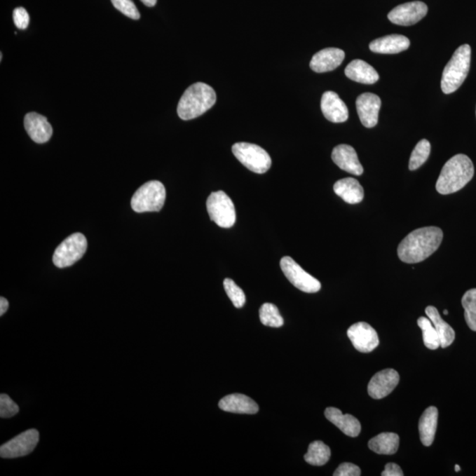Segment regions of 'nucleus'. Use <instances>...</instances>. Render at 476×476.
Masks as SVG:
<instances>
[{
	"label": "nucleus",
	"mask_w": 476,
	"mask_h": 476,
	"mask_svg": "<svg viewBox=\"0 0 476 476\" xmlns=\"http://www.w3.org/2000/svg\"><path fill=\"white\" fill-rule=\"evenodd\" d=\"M207 210L211 221L219 227L229 229L234 226L236 219L235 205L224 191H214L210 195Z\"/></svg>",
	"instance_id": "0eeeda50"
},
{
	"label": "nucleus",
	"mask_w": 476,
	"mask_h": 476,
	"mask_svg": "<svg viewBox=\"0 0 476 476\" xmlns=\"http://www.w3.org/2000/svg\"><path fill=\"white\" fill-rule=\"evenodd\" d=\"M217 102L214 88L203 82H197L184 91L177 105V114L183 121H191L204 114Z\"/></svg>",
	"instance_id": "7ed1b4c3"
},
{
	"label": "nucleus",
	"mask_w": 476,
	"mask_h": 476,
	"mask_svg": "<svg viewBox=\"0 0 476 476\" xmlns=\"http://www.w3.org/2000/svg\"><path fill=\"white\" fill-rule=\"evenodd\" d=\"M332 159L340 169L347 171L348 173L355 176H361L364 173V168L359 162L358 154L351 146L341 144L335 147L332 153Z\"/></svg>",
	"instance_id": "f3484780"
},
{
	"label": "nucleus",
	"mask_w": 476,
	"mask_h": 476,
	"mask_svg": "<svg viewBox=\"0 0 476 476\" xmlns=\"http://www.w3.org/2000/svg\"><path fill=\"white\" fill-rule=\"evenodd\" d=\"M475 174L474 164L468 156L458 154L444 164L436 184L440 194L456 193L470 182Z\"/></svg>",
	"instance_id": "f03ea898"
},
{
	"label": "nucleus",
	"mask_w": 476,
	"mask_h": 476,
	"mask_svg": "<svg viewBox=\"0 0 476 476\" xmlns=\"http://www.w3.org/2000/svg\"><path fill=\"white\" fill-rule=\"evenodd\" d=\"M19 407L8 395L2 393L0 396V416L1 419H11L19 413Z\"/></svg>",
	"instance_id": "72a5a7b5"
},
{
	"label": "nucleus",
	"mask_w": 476,
	"mask_h": 476,
	"mask_svg": "<svg viewBox=\"0 0 476 476\" xmlns=\"http://www.w3.org/2000/svg\"><path fill=\"white\" fill-rule=\"evenodd\" d=\"M345 53L338 48H327L318 51L311 58L310 67L318 74L336 69L344 62Z\"/></svg>",
	"instance_id": "dca6fc26"
},
{
	"label": "nucleus",
	"mask_w": 476,
	"mask_h": 476,
	"mask_svg": "<svg viewBox=\"0 0 476 476\" xmlns=\"http://www.w3.org/2000/svg\"><path fill=\"white\" fill-rule=\"evenodd\" d=\"M399 373L393 369H386L372 376L368 385V393L372 398L380 400L385 398L398 386Z\"/></svg>",
	"instance_id": "ddd939ff"
},
{
	"label": "nucleus",
	"mask_w": 476,
	"mask_h": 476,
	"mask_svg": "<svg viewBox=\"0 0 476 476\" xmlns=\"http://www.w3.org/2000/svg\"><path fill=\"white\" fill-rule=\"evenodd\" d=\"M381 100L375 94H362L356 99L359 118L365 128H372L378 124Z\"/></svg>",
	"instance_id": "4468645a"
},
{
	"label": "nucleus",
	"mask_w": 476,
	"mask_h": 476,
	"mask_svg": "<svg viewBox=\"0 0 476 476\" xmlns=\"http://www.w3.org/2000/svg\"><path fill=\"white\" fill-rule=\"evenodd\" d=\"M428 6L421 1L405 3L388 13L390 22L400 26H412L426 16Z\"/></svg>",
	"instance_id": "f8f14e48"
},
{
	"label": "nucleus",
	"mask_w": 476,
	"mask_h": 476,
	"mask_svg": "<svg viewBox=\"0 0 476 476\" xmlns=\"http://www.w3.org/2000/svg\"><path fill=\"white\" fill-rule=\"evenodd\" d=\"M430 143L426 139L420 140V142L417 143L412 154H411L409 160L410 170L419 169V168L426 162L430 156Z\"/></svg>",
	"instance_id": "7c9ffc66"
},
{
	"label": "nucleus",
	"mask_w": 476,
	"mask_h": 476,
	"mask_svg": "<svg viewBox=\"0 0 476 476\" xmlns=\"http://www.w3.org/2000/svg\"><path fill=\"white\" fill-rule=\"evenodd\" d=\"M417 325L422 329L423 344L426 347L431 349V351H436L440 347V337L435 329L433 322L429 318L421 317L417 320Z\"/></svg>",
	"instance_id": "cd10ccee"
},
{
	"label": "nucleus",
	"mask_w": 476,
	"mask_h": 476,
	"mask_svg": "<svg viewBox=\"0 0 476 476\" xmlns=\"http://www.w3.org/2000/svg\"><path fill=\"white\" fill-rule=\"evenodd\" d=\"M347 334L353 346L359 352H372L379 344V338L376 330L365 322H358L352 325L348 328Z\"/></svg>",
	"instance_id": "9b49d317"
},
{
	"label": "nucleus",
	"mask_w": 476,
	"mask_h": 476,
	"mask_svg": "<svg viewBox=\"0 0 476 476\" xmlns=\"http://www.w3.org/2000/svg\"><path fill=\"white\" fill-rule=\"evenodd\" d=\"M345 75L351 80L362 84H374L379 75L371 64L361 60H355L346 67Z\"/></svg>",
	"instance_id": "4be33fe9"
},
{
	"label": "nucleus",
	"mask_w": 476,
	"mask_h": 476,
	"mask_svg": "<svg viewBox=\"0 0 476 476\" xmlns=\"http://www.w3.org/2000/svg\"><path fill=\"white\" fill-rule=\"evenodd\" d=\"M280 268L287 279L297 289L306 293H317L321 289V283L304 270L290 257H283L280 260Z\"/></svg>",
	"instance_id": "1a4fd4ad"
},
{
	"label": "nucleus",
	"mask_w": 476,
	"mask_h": 476,
	"mask_svg": "<svg viewBox=\"0 0 476 476\" xmlns=\"http://www.w3.org/2000/svg\"><path fill=\"white\" fill-rule=\"evenodd\" d=\"M400 437L393 433H380L369 441V448L378 454L392 455L399 449Z\"/></svg>",
	"instance_id": "a878e982"
},
{
	"label": "nucleus",
	"mask_w": 476,
	"mask_h": 476,
	"mask_svg": "<svg viewBox=\"0 0 476 476\" xmlns=\"http://www.w3.org/2000/svg\"><path fill=\"white\" fill-rule=\"evenodd\" d=\"M260 321L264 325L271 327H280L284 320L279 313L278 308L273 304H264L259 310Z\"/></svg>",
	"instance_id": "c756f323"
},
{
	"label": "nucleus",
	"mask_w": 476,
	"mask_h": 476,
	"mask_svg": "<svg viewBox=\"0 0 476 476\" xmlns=\"http://www.w3.org/2000/svg\"><path fill=\"white\" fill-rule=\"evenodd\" d=\"M166 200V189L159 181H149L133 194L131 205L137 213L159 212Z\"/></svg>",
	"instance_id": "39448f33"
},
{
	"label": "nucleus",
	"mask_w": 476,
	"mask_h": 476,
	"mask_svg": "<svg viewBox=\"0 0 476 476\" xmlns=\"http://www.w3.org/2000/svg\"><path fill=\"white\" fill-rule=\"evenodd\" d=\"M321 111L325 118L332 123H344L348 118L347 105L333 91L325 92L322 95Z\"/></svg>",
	"instance_id": "2eb2a0df"
},
{
	"label": "nucleus",
	"mask_w": 476,
	"mask_h": 476,
	"mask_svg": "<svg viewBox=\"0 0 476 476\" xmlns=\"http://www.w3.org/2000/svg\"><path fill=\"white\" fill-rule=\"evenodd\" d=\"M88 248V242L81 233H74L68 236L55 250L53 255L54 265L60 268L73 266L85 254Z\"/></svg>",
	"instance_id": "6e6552de"
},
{
	"label": "nucleus",
	"mask_w": 476,
	"mask_h": 476,
	"mask_svg": "<svg viewBox=\"0 0 476 476\" xmlns=\"http://www.w3.org/2000/svg\"><path fill=\"white\" fill-rule=\"evenodd\" d=\"M471 48L463 44L455 50L442 75L441 88L444 94H451L463 84L470 69Z\"/></svg>",
	"instance_id": "20e7f679"
},
{
	"label": "nucleus",
	"mask_w": 476,
	"mask_h": 476,
	"mask_svg": "<svg viewBox=\"0 0 476 476\" xmlns=\"http://www.w3.org/2000/svg\"><path fill=\"white\" fill-rule=\"evenodd\" d=\"M219 407L226 412L254 414L259 412V405L254 400L241 393L225 396L219 402Z\"/></svg>",
	"instance_id": "aec40b11"
},
{
	"label": "nucleus",
	"mask_w": 476,
	"mask_h": 476,
	"mask_svg": "<svg viewBox=\"0 0 476 476\" xmlns=\"http://www.w3.org/2000/svg\"><path fill=\"white\" fill-rule=\"evenodd\" d=\"M13 22L19 29H26L29 23V15L23 8H18L13 11Z\"/></svg>",
	"instance_id": "c9c22d12"
},
{
	"label": "nucleus",
	"mask_w": 476,
	"mask_h": 476,
	"mask_svg": "<svg viewBox=\"0 0 476 476\" xmlns=\"http://www.w3.org/2000/svg\"><path fill=\"white\" fill-rule=\"evenodd\" d=\"M455 471H456V472L461 471L460 465H455Z\"/></svg>",
	"instance_id": "ea45409f"
},
{
	"label": "nucleus",
	"mask_w": 476,
	"mask_h": 476,
	"mask_svg": "<svg viewBox=\"0 0 476 476\" xmlns=\"http://www.w3.org/2000/svg\"><path fill=\"white\" fill-rule=\"evenodd\" d=\"M331 450L329 447L322 441H314L310 444L304 460L308 464L313 465H324L330 460Z\"/></svg>",
	"instance_id": "bb28decb"
},
{
	"label": "nucleus",
	"mask_w": 476,
	"mask_h": 476,
	"mask_svg": "<svg viewBox=\"0 0 476 476\" xmlns=\"http://www.w3.org/2000/svg\"><path fill=\"white\" fill-rule=\"evenodd\" d=\"M140 1H142L144 5L152 8V6H156L157 0H140Z\"/></svg>",
	"instance_id": "58836bf2"
},
{
	"label": "nucleus",
	"mask_w": 476,
	"mask_h": 476,
	"mask_svg": "<svg viewBox=\"0 0 476 476\" xmlns=\"http://www.w3.org/2000/svg\"><path fill=\"white\" fill-rule=\"evenodd\" d=\"M382 476H403V472L399 465L395 463H388L386 465L385 470L382 472Z\"/></svg>",
	"instance_id": "e433bc0d"
},
{
	"label": "nucleus",
	"mask_w": 476,
	"mask_h": 476,
	"mask_svg": "<svg viewBox=\"0 0 476 476\" xmlns=\"http://www.w3.org/2000/svg\"><path fill=\"white\" fill-rule=\"evenodd\" d=\"M232 152L236 158L252 172L264 174L271 168L272 159L268 153L255 144L236 143L232 147Z\"/></svg>",
	"instance_id": "423d86ee"
},
{
	"label": "nucleus",
	"mask_w": 476,
	"mask_h": 476,
	"mask_svg": "<svg viewBox=\"0 0 476 476\" xmlns=\"http://www.w3.org/2000/svg\"><path fill=\"white\" fill-rule=\"evenodd\" d=\"M410 41L402 35H389L372 41L369 50L375 53L397 54L409 49Z\"/></svg>",
	"instance_id": "412c9836"
},
{
	"label": "nucleus",
	"mask_w": 476,
	"mask_h": 476,
	"mask_svg": "<svg viewBox=\"0 0 476 476\" xmlns=\"http://www.w3.org/2000/svg\"><path fill=\"white\" fill-rule=\"evenodd\" d=\"M224 285L226 293H227L229 299L231 300L234 306L238 309L244 306L246 299L245 292L241 287L236 285L234 280L229 278L224 280Z\"/></svg>",
	"instance_id": "2f4dec72"
},
{
	"label": "nucleus",
	"mask_w": 476,
	"mask_h": 476,
	"mask_svg": "<svg viewBox=\"0 0 476 476\" xmlns=\"http://www.w3.org/2000/svg\"><path fill=\"white\" fill-rule=\"evenodd\" d=\"M9 306L8 301L5 299V297H1L0 299V315L3 316L8 311Z\"/></svg>",
	"instance_id": "4c0bfd02"
},
{
	"label": "nucleus",
	"mask_w": 476,
	"mask_h": 476,
	"mask_svg": "<svg viewBox=\"0 0 476 476\" xmlns=\"http://www.w3.org/2000/svg\"><path fill=\"white\" fill-rule=\"evenodd\" d=\"M113 6L123 15L129 17L132 20H139L140 15L138 8H136L135 3L132 0H111Z\"/></svg>",
	"instance_id": "473e14b6"
},
{
	"label": "nucleus",
	"mask_w": 476,
	"mask_h": 476,
	"mask_svg": "<svg viewBox=\"0 0 476 476\" xmlns=\"http://www.w3.org/2000/svg\"><path fill=\"white\" fill-rule=\"evenodd\" d=\"M428 318H430L440 337V347H449L455 340V332L449 324L441 318L436 307L428 306L426 310Z\"/></svg>",
	"instance_id": "393cba45"
},
{
	"label": "nucleus",
	"mask_w": 476,
	"mask_h": 476,
	"mask_svg": "<svg viewBox=\"0 0 476 476\" xmlns=\"http://www.w3.org/2000/svg\"><path fill=\"white\" fill-rule=\"evenodd\" d=\"M335 194L348 204H358L364 200L365 191L355 178L347 177L334 184Z\"/></svg>",
	"instance_id": "5701e85b"
},
{
	"label": "nucleus",
	"mask_w": 476,
	"mask_h": 476,
	"mask_svg": "<svg viewBox=\"0 0 476 476\" xmlns=\"http://www.w3.org/2000/svg\"><path fill=\"white\" fill-rule=\"evenodd\" d=\"M24 128L27 135L36 143L43 144L49 142L53 136V130L46 116L36 112H30L24 118Z\"/></svg>",
	"instance_id": "a211bd4d"
},
{
	"label": "nucleus",
	"mask_w": 476,
	"mask_h": 476,
	"mask_svg": "<svg viewBox=\"0 0 476 476\" xmlns=\"http://www.w3.org/2000/svg\"><path fill=\"white\" fill-rule=\"evenodd\" d=\"M438 410L436 407H430L424 411L419 421L421 442L426 447L433 444L437 428Z\"/></svg>",
	"instance_id": "b1692460"
},
{
	"label": "nucleus",
	"mask_w": 476,
	"mask_h": 476,
	"mask_svg": "<svg viewBox=\"0 0 476 476\" xmlns=\"http://www.w3.org/2000/svg\"><path fill=\"white\" fill-rule=\"evenodd\" d=\"M325 416L348 437H356L361 433V423L351 414H344L336 407H327Z\"/></svg>",
	"instance_id": "6ab92c4d"
},
{
	"label": "nucleus",
	"mask_w": 476,
	"mask_h": 476,
	"mask_svg": "<svg viewBox=\"0 0 476 476\" xmlns=\"http://www.w3.org/2000/svg\"><path fill=\"white\" fill-rule=\"evenodd\" d=\"M461 304L468 327L476 332V289L468 290L462 297Z\"/></svg>",
	"instance_id": "c85d7f7f"
},
{
	"label": "nucleus",
	"mask_w": 476,
	"mask_h": 476,
	"mask_svg": "<svg viewBox=\"0 0 476 476\" xmlns=\"http://www.w3.org/2000/svg\"><path fill=\"white\" fill-rule=\"evenodd\" d=\"M39 442V433L29 430L13 437L0 447V455L4 458H15L32 454Z\"/></svg>",
	"instance_id": "9d476101"
},
{
	"label": "nucleus",
	"mask_w": 476,
	"mask_h": 476,
	"mask_svg": "<svg viewBox=\"0 0 476 476\" xmlns=\"http://www.w3.org/2000/svg\"><path fill=\"white\" fill-rule=\"evenodd\" d=\"M444 315H447V314H448V311H447V310H444Z\"/></svg>",
	"instance_id": "a19ab883"
},
{
	"label": "nucleus",
	"mask_w": 476,
	"mask_h": 476,
	"mask_svg": "<svg viewBox=\"0 0 476 476\" xmlns=\"http://www.w3.org/2000/svg\"><path fill=\"white\" fill-rule=\"evenodd\" d=\"M443 236V231L437 227L416 229L400 243L398 247L400 259L407 264L423 261L440 248Z\"/></svg>",
	"instance_id": "f257e3e1"
},
{
	"label": "nucleus",
	"mask_w": 476,
	"mask_h": 476,
	"mask_svg": "<svg viewBox=\"0 0 476 476\" xmlns=\"http://www.w3.org/2000/svg\"><path fill=\"white\" fill-rule=\"evenodd\" d=\"M334 476H360L361 469L358 465L352 463H342L334 472Z\"/></svg>",
	"instance_id": "f704fd0d"
}]
</instances>
